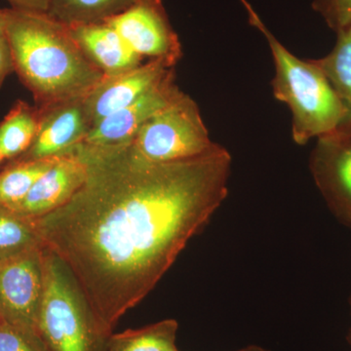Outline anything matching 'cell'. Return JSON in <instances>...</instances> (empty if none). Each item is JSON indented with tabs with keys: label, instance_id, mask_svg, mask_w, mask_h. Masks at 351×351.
<instances>
[{
	"label": "cell",
	"instance_id": "1",
	"mask_svg": "<svg viewBox=\"0 0 351 351\" xmlns=\"http://www.w3.org/2000/svg\"><path fill=\"white\" fill-rule=\"evenodd\" d=\"M86 178L73 197L31 219L71 270L108 332L154 290L228 195L226 147L156 162L131 142L75 147Z\"/></svg>",
	"mask_w": 351,
	"mask_h": 351
},
{
	"label": "cell",
	"instance_id": "2",
	"mask_svg": "<svg viewBox=\"0 0 351 351\" xmlns=\"http://www.w3.org/2000/svg\"><path fill=\"white\" fill-rule=\"evenodd\" d=\"M14 68L38 108L85 98L106 77L68 25L47 13L5 9Z\"/></svg>",
	"mask_w": 351,
	"mask_h": 351
},
{
	"label": "cell",
	"instance_id": "3",
	"mask_svg": "<svg viewBox=\"0 0 351 351\" xmlns=\"http://www.w3.org/2000/svg\"><path fill=\"white\" fill-rule=\"evenodd\" d=\"M251 25L269 43L274 59L272 91L292 113V136L298 145H306L313 138L330 135L345 124L348 110L324 71L314 60L295 57L269 31L253 6L240 0Z\"/></svg>",
	"mask_w": 351,
	"mask_h": 351
},
{
	"label": "cell",
	"instance_id": "4",
	"mask_svg": "<svg viewBox=\"0 0 351 351\" xmlns=\"http://www.w3.org/2000/svg\"><path fill=\"white\" fill-rule=\"evenodd\" d=\"M38 332L47 351H107L112 332L101 324L69 267L43 249Z\"/></svg>",
	"mask_w": 351,
	"mask_h": 351
},
{
	"label": "cell",
	"instance_id": "5",
	"mask_svg": "<svg viewBox=\"0 0 351 351\" xmlns=\"http://www.w3.org/2000/svg\"><path fill=\"white\" fill-rule=\"evenodd\" d=\"M131 143L143 156L156 162L200 156L218 145L210 138L197 104L184 92L152 117Z\"/></svg>",
	"mask_w": 351,
	"mask_h": 351
},
{
	"label": "cell",
	"instance_id": "6",
	"mask_svg": "<svg viewBox=\"0 0 351 351\" xmlns=\"http://www.w3.org/2000/svg\"><path fill=\"white\" fill-rule=\"evenodd\" d=\"M43 249L38 247L0 261V317L44 346L38 332Z\"/></svg>",
	"mask_w": 351,
	"mask_h": 351
},
{
	"label": "cell",
	"instance_id": "7",
	"mask_svg": "<svg viewBox=\"0 0 351 351\" xmlns=\"http://www.w3.org/2000/svg\"><path fill=\"white\" fill-rule=\"evenodd\" d=\"M138 56L174 64L182 57L179 36L173 29L162 0H140L106 21Z\"/></svg>",
	"mask_w": 351,
	"mask_h": 351
},
{
	"label": "cell",
	"instance_id": "8",
	"mask_svg": "<svg viewBox=\"0 0 351 351\" xmlns=\"http://www.w3.org/2000/svg\"><path fill=\"white\" fill-rule=\"evenodd\" d=\"M309 167L330 211L351 228V130L318 138Z\"/></svg>",
	"mask_w": 351,
	"mask_h": 351
},
{
	"label": "cell",
	"instance_id": "9",
	"mask_svg": "<svg viewBox=\"0 0 351 351\" xmlns=\"http://www.w3.org/2000/svg\"><path fill=\"white\" fill-rule=\"evenodd\" d=\"M174 64L164 60H149L119 75L106 76L84 98L91 128L108 115L131 105L163 80Z\"/></svg>",
	"mask_w": 351,
	"mask_h": 351
},
{
	"label": "cell",
	"instance_id": "10",
	"mask_svg": "<svg viewBox=\"0 0 351 351\" xmlns=\"http://www.w3.org/2000/svg\"><path fill=\"white\" fill-rule=\"evenodd\" d=\"M182 92L175 82V69H170L161 82L137 101L95 124L83 143L110 145L131 142L152 117L167 107Z\"/></svg>",
	"mask_w": 351,
	"mask_h": 351
},
{
	"label": "cell",
	"instance_id": "11",
	"mask_svg": "<svg viewBox=\"0 0 351 351\" xmlns=\"http://www.w3.org/2000/svg\"><path fill=\"white\" fill-rule=\"evenodd\" d=\"M38 110L40 122L36 137L31 147L18 158L41 159L61 156L84 142L91 129L84 98Z\"/></svg>",
	"mask_w": 351,
	"mask_h": 351
},
{
	"label": "cell",
	"instance_id": "12",
	"mask_svg": "<svg viewBox=\"0 0 351 351\" xmlns=\"http://www.w3.org/2000/svg\"><path fill=\"white\" fill-rule=\"evenodd\" d=\"M86 178V166L75 149L61 154L11 211L36 219L68 202Z\"/></svg>",
	"mask_w": 351,
	"mask_h": 351
},
{
	"label": "cell",
	"instance_id": "13",
	"mask_svg": "<svg viewBox=\"0 0 351 351\" xmlns=\"http://www.w3.org/2000/svg\"><path fill=\"white\" fill-rule=\"evenodd\" d=\"M76 43L106 76L119 75L142 64L119 32L108 23L68 25Z\"/></svg>",
	"mask_w": 351,
	"mask_h": 351
},
{
	"label": "cell",
	"instance_id": "14",
	"mask_svg": "<svg viewBox=\"0 0 351 351\" xmlns=\"http://www.w3.org/2000/svg\"><path fill=\"white\" fill-rule=\"evenodd\" d=\"M40 122V112L24 101L14 104L0 122V154L4 159H15L31 147Z\"/></svg>",
	"mask_w": 351,
	"mask_h": 351
},
{
	"label": "cell",
	"instance_id": "15",
	"mask_svg": "<svg viewBox=\"0 0 351 351\" xmlns=\"http://www.w3.org/2000/svg\"><path fill=\"white\" fill-rule=\"evenodd\" d=\"M140 0H51L48 15L66 25L112 19Z\"/></svg>",
	"mask_w": 351,
	"mask_h": 351
},
{
	"label": "cell",
	"instance_id": "16",
	"mask_svg": "<svg viewBox=\"0 0 351 351\" xmlns=\"http://www.w3.org/2000/svg\"><path fill=\"white\" fill-rule=\"evenodd\" d=\"M59 156L13 159V162L0 173V205L10 210L17 206Z\"/></svg>",
	"mask_w": 351,
	"mask_h": 351
},
{
	"label": "cell",
	"instance_id": "17",
	"mask_svg": "<svg viewBox=\"0 0 351 351\" xmlns=\"http://www.w3.org/2000/svg\"><path fill=\"white\" fill-rule=\"evenodd\" d=\"M179 324L175 319L159 321L110 335L107 351H180L176 346Z\"/></svg>",
	"mask_w": 351,
	"mask_h": 351
},
{
	"label": "cell",
	"instance_id": "18",
	"mask_svg": "<svg viewBox=\"0 0 351 351\" xmlns=\"http://www.w3.org/2000/svg\"><path fill=\"white\" fill-rule=\"evenodd\" d=\"M337 34L338 39L331 52L314 61L324 71L348 110V119L341 128H351V25Z\"/></svg>",
	"mask_w": 351,
	"mask_h": 351
},
{
	"label": "cell",
	"instance_id": "19",
	"mask_svg": "<svg viewBox=\"0 0 351 351\" xmlns=\"http://www.w3.org/2000/svg\"><path fill=\"white\" fill-rule=\"evenodd\" d=\"M41 246L31 219L0 205V261Z\"/></svg>",
	"mask_w": 351,
	"mask_h": 351
},
{
	"label": "cell",
	"instance_id": "20",
	"mask_svg": "<svg viewBox=\"0 0 351 351\" xmlns=\"http://www.w3.org/2000/svg\"><path fill=\"white\" fill-rule=\"evenodd\" d=\"M313 6L336 32L351 25V0H315Z\"/></svg>",
	"mask_w": 351,
	"mask_h": 351
},
{
	"label": "cell",
	"instance_id": "21",
	"mask_svg": "<svg viewBox=\"0 0 351 351\" xmlns=\"http://www.w3.org/2000/svg\"><path fill=\"white\" fill-rule=\"evenodd\" d=\"M0 351H47L43 343L25 336L0 317Z\"/></svg>",
	"mask_w": 351,
	"mask_h": 351
},
{
	"label": "cell",
	"instance_id": "22",
	"mask_svg": "<svg viewBox=\"0 0 351 351\" xmlns=\"http://www.w3.org/2000/svg\"><path fill=\"white\" fill-rule=\"evenodd\" d=\"M13 71H15V68H14L12 52L6 36H3L0 38V88Z\"/></svg>",
	"mask_w": 351,
	"mask_h": 351
},
{
	"label": "cell",
	"instance_id": "23",
	"mask_svg": "<svg viewBox=\"0 0 351 351\" xmlns=\"http://www.w3.org/2000/svg\"><path fill=\"white\" fill-rule=\"evenodd\" d=\"M11 8L29 12L48 13L51 0H6Z\"/></svg>",
	"mask_w": 351,
	"mask_h": 351
},
{
	"label": "cell",
	"instance_id": "24",
	"mask_svg": "<svg viewBox=\"0 0 351 351\" xmlns=\"http://www.w3.org/2000/svg\"><path fill=\"white\" fill-rule=\"evenodd\" d=\"M6 12L5 9H0V38L5 36Z\"/></svg>",
	"mask_w": 351,
	"mask_h": 351
},
{
	"label": "cell",
	"instance_id": "25",
	"mask_svg": "<svg viewBox=\"0 0 351 351\" xmlns=\"http://www.w3.org/2000/svg\"><path fill=\"white\" fill-rule=\"evenodd\" d=\"M239 351H270L265 350V348H261V346H249L247 348H243V350H240Z\"/></svg>",
	"mask_w": 351,
	"mask_h": 351
},
{
	"label": "cell",
	"instance_id": "26",
	"mask_svg": "<svg viewBox=\"0 0 351 351\" xmlns=\"http://www.w3.org/2000/svg\"><path fill=\"white\" fill-rule=\"evenodd\" d=\"M350 309H351V295H350ZM348 343H350V345L351 346V329H350V332H348Z\"/></svg>",
	"mask_w": 351,
	"mask_h": 351
},
{
	"label": "cell",
	"instance_id": "27",
	"mask_svg": "<svg viewBox=\"0 0 351 351\" xmlns=\"http://www.w3.org/2000/svg\"><path fill=\"white\" fill-rule=\"evenodd\" d=\"M2 160H4V158L2 157L1 154H0V162H1Z\"/></svg>",
	"mask_w": 351,
	"mask_h": 351
}]
</instances>
